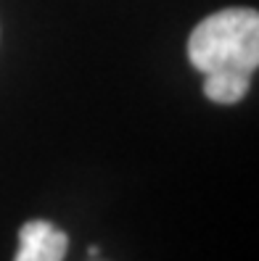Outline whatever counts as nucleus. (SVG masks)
I'll return each instance as SVG.
<instances>
[{"label": "nucleus", "instance_id": "f257e3e1", "mask_svg": "<svg viewBox=\"0 0 259 261\" xmlns=\"http://www.w3.org/2000/svg\"><path fill=\"white\" fill-rule=\"evenodd\" d=\"M188 58L204 74V95L233 106L249 93L259 66V13L254 8H222L196 24Z\"/></svg>", "mask_w": 259, "mask_h": 261}, {"label": "nucleus", "instance_id": "f03ea898", "mask_svg": "<svg viewBox=\"0 0 259 261\" xmlns=\"http://www.w3.org/2000/svg\"><path fill=\"white\" fill-rule=\"evenodd\" d=\"M69 238L45 219H29L19 229V251L13 261H64Z\"/></svg>", "mask_w": 259, "mask_h": 261}]
</instances>
